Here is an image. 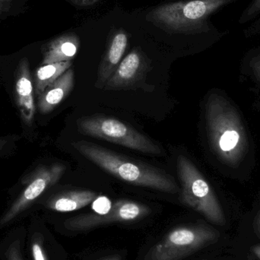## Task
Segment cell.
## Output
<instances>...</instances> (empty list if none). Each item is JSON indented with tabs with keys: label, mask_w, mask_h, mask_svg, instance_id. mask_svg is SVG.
<instances>
[{
	"label": "cell",
	"mask_w": 260,
	"mask_h": 260,
	"mask_svg": "<svg viewBox=\"0 0 260 260\" xmlns=\"http://www.w3.org/2000/svg\"><path fill=\"white\" fill-rule=\"evenodd\" d=\"M209 143L217 157L229 166L239 165L247 154L248 141L241 117L226 98L212 93L206 104Z\"/></svg>",
	"instance_id": "obj_1"
},
{
	"label": "cell",
	"mask_w": 260,
	"mask_h": 260,
	"mask_svg": "<svg viewBox=\"0 0 260 260\" xmlns=\"http://www.w3.org/2000/svg\"><path fill=\"white\" fill-rule=\"evenodd\" d=\"M73 146L85 158L123 181L168 193L179 191L174 177L158 168L131 160L87 141L73 142Z\"/></svg>",
	"instance_id": "obj_2"
},
{
	"label": "cell",
	"mask_w": 260,
	"mask_h": 260,
	"mask_svg": "<svg viewBox=\"0 0 260 260\" xmlns=\"http://www.w3.org/2000/svg\"><path fill=\"white\" fill-rule=\"evenodd\" d=\"M234 0H180L151 9L145 19L170 35H193L209 30L211 15Z\"/></svg>",
	"instance_id": "obj_3"
},
{
	"label": "cell",
	"mask_w": 260,
	"mask_h": 260,
	"mask_svg": "<svg viewBox=\"0 0 260 260\" xmlns=\"http://www.w3.org/2000/svg\"><path fill=\"white\" fill-rule=\"evenodd\" d=\"M177 171L183 203L213 224L224 225L226 218L221 204L210 184L194 164L186 156L179 155Z\"/></svg>",
	"instance_id": "obj_4"
},
{
	"label": "cell",
	"mask_w": 260,
	"mask_h": 260,
	"mask_svg": "<svg viewBox=\"0 0 260 260\" xmlns=\"http://www.w3.org/2000/svg\"><path fill=\"white\" fill-rule=\"evenodd\" d=\"M76 124L79 133L84 136L103 139L145 154H163L162 148L149 137L114 117L103 115L82 117L76 121Z\"/></svg>",
	"instance_id": "obj_5"
},
{
	"label": "cell",
	"mask_w": 260,
	"mask_h": 260,
	"mask_svg": "<svg viewBox=\"0 0 260 260\" xmlns=\"http://www.w3.org/2000/svg\"><path fill=\"white\" fill-rule=\"evenodd\" d=\"M220 238L218 230L206 224L178 226L150 249L144 260H181Z\"/></svg>",
	"instance_id": "obj_6"
},
{
	"label": "cell",
	"mask_w": 260,
	"mask_h": 260,
	"mask_svg": "<svg viewBox=\"0 0 260 260\" xmlns=\"http://www.w3.org/2000/svg\"><path fill=\"white\" fill-rule=\"evenodd\" d=\"M149 213L150 209L145 205L122 200L115 202L106 213L78 215L67 220L64 224L68 230L86 231L111 223L136 221Z\"/></svg>",
	"instance_id": "obj_7"
},
{
	"label": "cell",
	"mask_w": 260,
	"mask_h": 260,
	"mask_svg": "<svg viewBox=\"0 0 260 260\" xmlns=\"http://www.w3.org/2000/svg\"><path fill=\"white\" fill-rule=\"evenodd\" d=\"M67 167L62 164H53L40 167L28 178V183L21 195L9 208L0 220V229L25 210L48 188L56 184L65 174Z\"/></svg>",
	"instance_id": "obj_8"
},
{
	"label": "cell",
	"mask_w": 260,
	"mask_h": 260,
	"mask_svg": "<svg viewBox=\"0 0 260 260\" xmlns=\"http://www.w3.org/2000/svg\"><path fill=\"white\" fill-rule=\"evenodd\" d=\"M148 67L149 63L145 53L140 48L136 47L122 59L103 89L118 91L136 86L145 78Z\"/></svg>",
	"instance_id": "obj_9"
},
{
	"label": "cell",
	"mask_w": 260,
	"mask_h": 260,
	"mask_svg": "<svg viewBox=\"0 0 260 260\" xmlns=\"http://www.w3.org/2000/svg\"><path fill=\"white\" fill-rule=\"evenodd\" d=\"M35 88L27 58L20 60L15 75V102L23 123L31 126L35 120Z\"/></svg>",
	"instance_id": "obj_10"
},
{
	"label": "cell",
	"mask_w": 260,
	"mask_h": 260,
	"mask_svg": "<svg viewBox=\"0 0 260 260\" xmlns=\"http://www.w3.org/2000/svg\"><path fill=\"white\" fill-rule=\"evenodd\" d=\"M127 45V33L122 29L115 31L108 43L106 51L99 65L95 82L96 88L103 89L108 79L120 65Z\"/></svg>",
	"instance_id": "obj_11"
},
{
	"label": "cell",
	"mask_w": 260,
	"mask_h": 260,
	"mask_svg": "<svg viewBox=\"0 0 260 260\" xmlns=\"http://www.w3.org/2000/svg\"><path fill=\"white\" fill-rule=\"evenodd\" d=\"M73 88L74 71L70 68L38 96L40 113L47 114L53 111L71 93Z\"/></svg>",
	"instance_id": "obj_12"
},
{
	"label": "cell",
	"mask_w": 260,
	"mask_h": 260,
	"mask_svg": "<svg viewBox=\"0 0 260 260\" xmlns=\"http://www.w3.org/2000/svg\"><path fill=\"white\" fill-rule=\"evenodd\" d=\"M80 46V39L76 34L67 33L57 37L44 46L42 65L72 61Z\"/></svg>",
	"instance_id": "obj_13"
},
{
	"label": "cell",
	"mask_w": 260,
	"mask_h": 260,
	"mask_svg": "<svg viewBox=\"0 0 260 260\" xmlns=\"http://www.w3.org/2000/svg\"><path fill=\"white\" fill-rule=\"evenodd\" d=\"M97 193L88 189H76L58 194L47 203V207L59 212H73L92 203Z\"/></svg>",
	"instance_id": "obj_14"
},
{
	"label": "cell",
	"mask_w": 260,
	"mask_h": 260,
	"mask_svg": "<svg viewBox=\"0 0 260 260\" xmlns=\"http://www.w3.org/2000/svg\"><path fill=\"white\" fill-rule=\"evenodd\" d=\"M72 61L42 65L35 72L34 88L37 96L40 95L49 85L71 68Z\"/></svg>",
	"instance_id": "obj_15"
},
{
	"label": "cell",
	"mask_w": 260,
	"mask_h": 260,
	"mask_svg": "<svg viewBox=\"0 0 260 260\" xmlns=\"http://www.w3.org/2000/svg\"><path fill=\"white\" fill-rule=\"evenodd\" d=\"M260 14V0H253L251 4L244 11L240 19V23H245L246 21L253 19Z\"/></svg>",
	"instance_id": "obj_16"
},
{
	"label": "cell",
	"mask_w": 260,
	"mask_h": 260,
	"mask_svg": "<svg viewBox=\"0 0 260 260\" xmlns=\"http://www.w3.org/2000/svg\"><path fill=\"white\" fill-rule=\"evenodd\" d=\"M31 250L34 260H47L44 248L39 241H36L33 243Z\"/></svg>",
	"instance_id": "obj_17"
},
{
	"label": "cell",
	"mask_w": 260,
	"mask_h": 260,
	"mask_svg": "<svg viewBox=\"0 0 260 260\" xmlns=\"http://www.w3.org/2000/svg\"><path fill=\"white\" fill-rule=\"evenodd\" d=\"M6 256H7V260H23L18 242H15L9 247Z\"/></svg>",
	"instance_id": "obj_18"
},
{
	"label": "cell",
	"mask_w": 260,
	"mask_h": 260,
	"mask_svg": "<svg viewBox=\"0 0 260 260\" xmlns=\"http://www.w3.org/2000/svg\"><path fill=\"white\" fill-rule=\"evenodd\" d=\"M250 65L253 74L260 82V55L254 56L250 61Z\"/></svg>",
	"instance_id": "obj_19"
},
{
	"label": "cell",
	"mask_w": 260,
	"mask_h": 260,
	"mask_svg": "<svg viewBox=\"0 0 260 260\" xmlns=\"http://www.w3.org/2000/svg\"><path fill=\"white\" fill-rule=\"evenodd\" d=\"M73 1L78 6L86 7V6H92V5L95 4L99 0H73Z\"/></svg>",
	"instance_id": "obj_20"
},
{
	"label": "cell",
	"mask_w": 260,
	"mask_h": 260,
	"mask_svg": "<svg viewBox=\"0 0 260 260\" xmlns=\"http://www.w3.org/2000/svg\"><path fill=\"white\" fill-rule=\"evenodd\" d=\"M15 0H0V14L8 10Z\"/></svg>",
	"instance_id": "obj_21"
},
{
	"label": "cell",
	"mask_w": 260,
	"mask_h": 260,
	"mask_svg": "<svg viewBox=\"0 0 260 260\" xmlns=\"http://www.w3.org/2000/svg\"><path fill=\"white\" fill-rule=\"evenodd\" d=\"M254 230L256 235L260 238V212L258 214L257 217L256 218V221L254 222Z\"/></svg>",
	"instance_id": "obj_22"
},
{
	"label": "cell",
	"mask_w": 260,
	"mask_h": 260,
	"mask_svg": "<svg viewBox=\"0 0 260 260\" xmlns=\"http://www.w3.org/2000/svg\"><path fill=\"white\" fill-rule=\"evenodd\" d=\"M251 251L253 254L260 260V244L252 247Z\"/></svg>",
	"instance_id": "obj_23"
},
{
	"label": "cell",
	"mask_w": 260,
	"mask_h": 260,
	"mask_svg": "<svg viewBox=\"0 0 260 260\" xmlns=\"http://www.w3.org/2000/svg\"><path fill=\"white\" fill-rule=\"evenodd\" d=\"M103 260H122V259H121V258L120 257V256H109V257L105 258V259H104Z\"/></svg>",
	"instance_id": "obj_24"
},
{
	"label": "cell",
	"mask_w": 260,
	"mask_h": 260,
	"mask_svg": "<svg viewBox=\"0 0 260 260\" xmlns=\"http://www.w3.org/2000/svg\"><path fill=\"white\" fill-rule=\"evenodd\" d=\"M6 140L3 139H0V150L3 149V147L6 145Z\"/></svg>",
	"instance_id": "obj_25"
}]
</instances>
